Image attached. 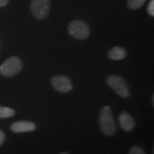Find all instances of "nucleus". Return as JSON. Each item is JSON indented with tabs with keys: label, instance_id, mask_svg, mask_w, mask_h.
<instances>
[{
	"label": "nucleus",
	"instance_id": "nucleus-7",
	"mask_svg": "<svg viewBox=\"0 0 154 154\" xmlns=\"http://www.w3.org/2000/svg\"><path fill=\"white\" fill-rule=\"evenodd\" d=\"M11 130L14 133L32 132L36 129V125L29 121H18L14 122L11 127Z\"/></svg>",
	"mask_w": 154,
	"mask_h": 154
},
{
	"label": "nucleus",
	"instance_id": "nucleus-14",
	"mask_svg": "<svg viewBox=\"0 0 154 154\" xmlns=\"http://www.w3.org/2000/svg\"><path fill=\"white\" fill-rule=\"evenodd\" d=\"M5 139V133L3 132V131L0 129V146L4 143Z\"/></svg>",
	"mask_w": 154,
	"mask_h": 154
},
{
	"label": "nucleus",
	"instance_id": "nucleus-16",
	"mask_svg": "<svg viewBox=\"0 0 154 154\" xmlns=\"http://www.w3.org/2000/svg\"><path fill=\"white\" fill-rule=\"evenodd\" d=\"M60 154H69V152H62V153Z\"/></svg>",
	"mask_w": 154,
	"mask_h": 154
},
{
	"label": "nucleus",
	"instance_id": "nucleus-15",
	"mask_svg": "<svg viewBox=\"0 0 154 154\" xmlns=\"http://www.w3.org/2000/svg\"><path fill=\"white\" fill-rule=\"evenodd\" d=\"M9 0H0V7H4L8 4Z\"/></svg>",
	"mask_w": 154,
	"mask_h": 154
},
{
	"label": "nucleus",
	"instance_id": "nucleus-2",
	"mask_svg": "<svg viewBox=\"0 0 154 154\" xmlns=\"http://www.w3.org/2000/svg\"><path fill=\"white\" fill-rule=\"evenodd\" d=\"M22 63L17 57H11L0 66V74L4 76H13L22 70Z\"/></svg>",
	"mask_w": 154,
	"mask_h": 154
},
{
	"label": "nucleus",
	"instance_id": "nucleus-6",
	"mask_svg": "<svg viewBox=\"0 0 154 154\" xmlns=\"http://www.w3.org/2000/svg\"><path fill=\"white\" fill-rule=\"evenodd\" d=\"M51 85L57 91L60 93H69L73 88L70 79L64 75H57L52 77Z\"/></svg>",
	"mask_w": 154,
	"mask_h": 154
},
{
	"label": "nucleus",
	"instance_id": "nucleus-3",
	"mask_svg": "<svg viewBox=\"0 0 154 154\" xmlns=\"http://www.w3.org/2000/svg\"><path fill=\"white\" fill-rule=\"evenodd\" d=\"M107 83L116 94L122 98H128L130 95V91L126 82L117 75H110L107 77Z\"/></svg>",
	"mask_w": 154,
	"mask_h": 154
},
{
	"label": "nucleus",
	"instance_id": "nucleus-10",
	"mask_svg": "<svg viewBox=\"0 0 154 154\" xmlns=\"http://www.w3.org/2000/svg\"><path fill=\"white\" fill-rule=\"evenodd\" d=\"M15 115V110L9 107L0 105V118H8Z\"/></svg>",
	"mask_w": 154,
	"mask_h": 154
},
{
	"label": "nucleus",
	"instance_id": "nucleus-11",
	"mask_svg": "<svg viewBox=\"0 0 154 154\" xmlns=\"http://www.w3.org/2000/svg\"><path fill=\"white\" fill-rule=\"evenodd\" d=\"M146 0H128V5L130 9L137 10L143 5Z\"/></svg>",
	"mask_w": 154,
	"mask_h": 154
},
{
	"label": "nucleus",
	"instance_id": "nucleus-4",
	"mask_svg": "<svg viewBox=\"0 0 154 154\" xmlns=\"http://www.w3.org/2000/svg\"><path fill=\"white\" fill-rule=\"evenodd\" d=\"M68 29H69V33L72 37L77 39H85L90 34V29L88 24L80 20L70 22Z\"/></svg>",
	"mask_w": 154,
	"mask_h": 154
},
{
	"label": "nucleus",
	"instance_id": "nucleus-13",
	"mask_svg": "<svg viewBox=\"0 0 154 154\" xmlns=\"http://www.w3.org/2000/svg\"><path fill=\"white\" fill-rule=\"evenodd\" d=\"M147 11L148 14L151 17L154 16V0H151V2L149 3L148 7H147Z\"/></svg>",
	"mask_w": 154,
	"mask_h": 154
},
{
	"label": "nucleus",
	"instance_id": "nucleus-12",
	"mask_svg": "<svg viewBox=\"0 0 154 154\" xmlns=\"http://www.w3.org/2000/svg\"><path fill=\"white\" fill-rule=\"evenodd\" d=\"M128 154H146L145 152L143 151V149L139 147V146H132L129 152H128Z\"/></svg>",
	"mask_w": 154,
	"mask_h": 154
},
{
	"label": "nucleus",
	"instance_id": "nucleus-8",
	"mask_svg": "<svg viewBox=\"0 0 154 154\" xmlns=\"http://www.w3.org/2000/svg\"><path fill=\"white\" fill-rule=\"evenodd\" d=\"M119 123L121 125L122 128L127 132L131 131L135 126V121L129 114L123 111L121 115L119 116Z\"/></svg>",
	"mask_w": 154,
	"mask_h": 154
},
{
	"label": "nucleus",
	"instance_id": "nucleus-9",
	"mask_svg": "<svg viewBox=\"0 0 154 154\" xmlns=\"http://www.w3.org/2000/svg\"><path fill=\"white\" fill-rule=\"evenodd\" d=\"M109 58L111 60H122L125 58L127 56L126 50L120 46H115L109 51L108 52Z\"/></svg>",
	"mask_w": 154,
	"mask_h": 154
},
{
	"label": "nucleus",
	"instance_id": "nucleus-1",
	"mask_svg": "<svg viewBox=\"0 0 154 154\" xmlns=\"http://www.w3.org/2000/svg\"><path fill=\"white\" fill-rule=\"evenodd\" d=\"M99 125L102 132L107 136H112L116 131L115 119L110 106H105L99 114Z\"/></svg>",
	"mask_w": 154,
	"mask_h": 154
},
{
	"label": "nucleus",
	"instance_id": "nucleus-5",
	"mask_svg": "<svg viewBox=\"0 0 154 154\" xmlns=\"http://www.w3.org/2000/svg\"><path fill=\"white\" fill-rule=\"evenodd\" d=\"M30 9L34 17L44 20L49 15L50 0H32Z\"/></svg>",
	"mask_w": 154,
	"mask_h": 154
}]
</instances>
